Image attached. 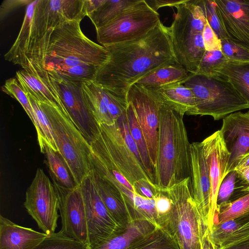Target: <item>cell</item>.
I'll return each mask as SVG.
<instances>
[{
    "label": "cell",
    "mask_w": 249,
    "mask_h": 249,
    "mask_svg": "<svg viewBox=\"0 0 249 249\" xmlns=\"http://www.w3.org/2000/svg\"><path fill=\"white\" fill-rule=\"evenodd\" d=\"M87 102L99 124L112 125L126 110V98L114 94L93 81L82 82Z\"/></svg>",
    "instance_id": "ac0fdd59"
},
{
    "label": "cell",
    "mask_w": 249,
    "mask_h": 249,
    "mask_svg": "<svg viewBox=\"0 0 249 249\" xmlns=\"http://www.w3.org/2000/svg\"><path fill=\"white\" fill-rule=\"evenodd\" d=\"M38 0H33L26 6L24 18L18 36L9 50L4 54L5 60L22 67L26 64L31 38L32 24L35 7Z\"/></svg>",
    "instance_id": "484cf974"
},
{
    "label": "cell",
    "mask_w": 249,
    "mask_h": 249,
    "mask_svg": "<svg viewBox=\"0 0 249 249\" xmlns=\"http://www.w3.org/2000/svg\"><path fill=\"white\" fill-rule=\"evenodd\" d=\"M90 170L99 196L105 206L113 217L123 226L122 222L126 221L130 211L125 196L114 185Z\"/></svg>",
    "instance_id": "603a6c76"
},
{
    "label": "cell",
    "mask_w": 249,
    "mask_h": 249,
    "mask_svg": "<svg viewBox=\"0 0 249 249\" xmlns=\"http://www.w3.org/2000/svg\"><path fill=\"white\" fill-rule=\"evenodd\" d=\"M24 206L45 233H55L59 215V200L53 182L41 168L27 189Z\"/></svg>",
    "instance_id": "7c38bea8"
},
{
    "label": "cell",
    "mask_w": 249,
    "mask_h": 249,
    "mask_svg": "<svg viewBox=\"0 0 249 249\" xmlns=\"http://www.w3.org/2000/svg\"><path fill=\"white\" fill-rule=\"evenodd\" d=\"M197 249H201V245H200V246H199V247Z\"/></svg>",
    "instance_id": "816d5d0a"
},
{
    "label": "cell",
    "mask_w": 249,
    "mask_h": 249,
    "mask_svg": "<svg viewBox=\"0 0 249 249\" xmlns=\"http://www.w3.org/2000/svg\"><path fill=\"white\" fill-rule=\"evenodd\" d=\"M22 68L17 71L16 78L25 92L39 102L53 104L67 112L45 69L29 63Z\"/></svg>",
    "instance_id": "44dd1931"
},
{
    "label": "cell",
    "mask_w": 249,
    "mask_h": 249,
    "mask_svg": "<svg viewBox=\"0 0 249 249\" xmlns=\"http://www.w3.org/2000/svg\"><path fill=\"white\" fill-rule=\"evenodd\" d=\"M48 73L67 113L90 145L99 135L100 126L87 102L82 82L68 80L55 73Z\"/></svg>",
    "instance_id": "8fae6325"
},
{
    "label": "cell",
    "mask_w": 249,
    "mask_h": 249,
    "mask_svg": "<svg viewBox=\"0 0 249 249\" xmlns=\"http://www.w3.org/2000/svg\"><path fill=\"white\" fill-rule=\"evenodd\" d=\"M198 4L202 8L206 19L219 39H228L227 34L216 11L214 0H197Z\"/></svg>",
    "instance_id": "74e56055"
},
{
    "label": "cell",
    "mask_w": 249,
    "mask_h": 249,
    "mask_svg": "<svg viewBox=\"0 0 249 249\" xmlns=\"http://www.w3.org/2000/svg\"><path fill=\"white\" fill-rule=\"evenodd\" d=\"M202 38L206 51H221V40L219 39L207 20L203 28Z\"/></svg>",
    "instance_id": "60d3db41"
},
{
    "label": "cell",
    "mask_w": 249,
    "mask_h": 249,
    "mask_svg": "<svg viewBox=\"0 0 249 249\" xmlns=\"http://www.w3.org/2000/svg\"><path fill=\"white\" fill-rule=\"evenodd\" d=\"M45 162L53 182L61 187L73 189L77 185L71 171L60 154L48 145L45 146Z\"/></svg>",
    "instance_id": "f1b7e54d"
},
{
    "label": "cell",
    "mask_w": 249,
    "mask_h": 249,
    "mask_svg": "<svg viewBox=\"0 0 249 249\" xmlns=\"http://www.w3.org/2000/svg\"><path fill=\"white\" fill-rule=\"evenodd\" d=\"M34 249H89L88 245L78 242L60 231L49 235Z\"/></svg>",
    "instance_id": "d590c367"
},
{
    "label": "cell",
    "mask_w": 249,
    "mask_h": 249,
    "mask_svg": "<svg viewBox=\"0 0 249 249\" xmlns=\"http://www.w3.org/2000/svg\"><path fill=\"white\" fill-rule=\"evenodd\" d=\"M229 61L221 51H206L195 74L218 76L219 71Z\"/></svg>",
    "instance_id": "e575fe53"
},
{
    "label": "cell",
    "mask_w": 249,
    "mask_h": 249,
    "mask_svg": "<svg viewBox=\"0 0 249 249\" xmlns=\"http://www.w3.org/2000/svg\"><path fill=\"white\" fill-rule=\"evenodd\" d=\"M81 20L65 22L52 32L44 67L70 81H93L99 69L108 60L106 47L92 41L82 32Z\"/></svg>",
    "instance_id": "7a4b0ae2"
},
{
    "label": "cell",
    "mask_w": 249,
    "mask_h": 249,
    "mask_svg": "<svg viewBox=\"0 0 249 249\" xmlns=\"http://www.w3.org/2000/svg\"><path fill=\"white\" fill-rule=\"evenodd\" d=\"M218 76L228 80L249 106V62L229 61Z\"/></svg>",
    "instance_id": "83f0119b"
},
{
    "label": "cell",
    "mask_w": 249,
    "mask_h": 249,
    "mask_svg": "<svg viewBox=\"0 0 249 249\" xmlns=\"http://www.w3.org/2000/svg\"><path fill=\"white\" fill-rule=\"evenodd\" d=\"M140 0H105L96 10L88 14L96 30L117 18L125 10L137 4Z\"/></svg>",
    "instance_id": "f546056e"
},
{
    "label": "cell",
    "mask_w": 249,
    "mask_h": 249,
    "mask_svg": "<svg viewBox=\"0 0 249 249\" xmlns=\"http://www.w3.org/2000/svg\"><path fill=\"white\" fill-rule=\"evenodd\" d=\"M159 16L145 0H140L112 21L96 30L97 41L106 47L140 39L161 21Z\"/></svg>",
    "instance_id": "30bf717a"
},
{
    "label": "cell",
    "mask_w": 249,
    "mask_h": 249,
    "mask_svg": "<svg viewBox=\"0 0 249 249\" xmlns=\"http://www.w3.org/2000/svg\"><path fill=\"white\" fill-rule=\"evenodd\" d=\"M53 183L59 200L62 224L60 231L89 246L87 217L80 186L67 189Z\"/></svg>",
    "instance_id": "9a60e30c"
},
{
    "label": "cell",
    "mask_w": 249,
    "mask_h": 249,
    "mask_svg": "<svg viewBox=\"0 0 249 249\" xmlns=\"http://www.w3.org/2000/svg\"><path fill=\"white\" fill-rule=\"evenodd\" d=\"M204 154L208 164L211 185L210 196L211 219L218 214L216 204L219 187L227 174L230 154L220 130H217L201 142Z\"/></svg>",
    "instance_id": "2e32d148"
},
{
    "label": "cell",
    "mask_w": 249,
    "mask_h": 249,
    "mask_svg": "<svg viewBox=\"0 0 249 249\" xmlns=\"http://www.w3.org/2000/svg\"><path fill=\"white\" fill-rule=\"evenodd\" d=\"M32 0H6L3 1L0 10V19L17 7L27 6Z\"/></svg>",
    "instance_id": "ee69618b"
},
{
    "label": "cell",
    "mask_w": 249,
    "mask_h": 249,
    "mask_svg": "<svg viewBox=\"0 0 249 249\" xmlns=\"http://www.w3.org/2000/svg\"><path fill=\"white\" fill-rule=\"evenodd\" d=\"M50 123L58 152L77 186L90 171V144L66 112L55 105L38 101Z\"/></svg>",
    "instance_id": "52a82bcc"
},
{
    "label": "cell",
    "mask_w": 249,
    "mask_h": 249,
    "mask_svg": "<svg viewBox=\"0 0 249 249\" xmlns=\"http://www.w3.org/2000/svg\"><path fill=\"white\" fill-rule=\"evenodd\" d=\"M154 198L155 201L156 209L160 219L170 211L172 207L171 200L165 192L159 191Z\"/></svg>",
    "instance_id": "b9f144b4"
},
{
    "label": "cell",
    "mask_w": 249,
    "mask_h": 249,
    "mask_svg": "<svg viewBox=\"0 0 249 249\" xmlns=\"http://www.w3.org/2000/svg\"><path fill=\"white\" fill-rule=\"evenodd\" d=\"M235 171L237 174V178L243 185L242 191L246 193L249 192V166Z\"/></svg>",
    "instance_id": "bcb514c9"
},
{
    "label": "cell",
    "mask_w": 249,
    "mask_h": 249,
    "mask_svg": "<svg viewBox=\"0 0 249 249\" xmlns=\"http://www.w3.org/2000/svg\"><path fill=\"white\" fill-rule=\"evenodd\" d=\"M148 5L155 11H158L160 8L170 6L175 7L182 4L186 0H145Z\"/></svg>",
    "instance_id": "f6af8a7d"
},
{
    "label": "cell",
    "mask_w": 249,
    "mask_h": 249,
    "mask_svg": "<svg viewBox=\"0 0 249 249\" xmlns=\"http://www.w3.org/2000/svg\"><path fill=\"white\" fill-rule=\"evenodd\" d=\"M128 102L126 116L129 131L137 146L147 174L154 183L155 170L150 160L146 141L137 120L133 106L130 102Z\"/></svg>",
    "instance_id": "4dcf8cb0"
},
{
    "label": "cell",
    "mask_w": 249,
    "mask_h": 249,
    "mask_svg": "<svg viewBox=\"0 0 249 249\" xmlns=\"http://www.w3.org/2000/svg\"><path fill=\"white\" fill-rule=\"evenodd\" d=\"M228 40L249 51V0H214Z\"/></svg>",
    "instance_id": "e0dca14e"
},
{
    "label": "cell",
    "mask_w": 249,
    "mask_h": 249,
    "mask_svg": "<svg viewBox=\"0 0 249 249\" xmlns=\"http://www.w3.org/2000/svg\"><path fill=\"white\" fill-rule=\"evenodd\" d=\"M127 99L134 108L137 120L145 138L150 160L155 170L159 111L163 98L155 89L134 84L127 92Z\"/></svg>",
    "instance_id": "5bb4252c"
},
{
    "label": "cell",
    "mask_w": 249,
    "mask_h": 249,
    "mask_svg": "<svg viewBox=\"0 0 249 249\" xmlns=\"http://www.w3.org/2000/svg\"><path fill=\"white\" fill-rule=\"evenodd\" d=\"M221 51L231 61L249 62V51L232 43L228 39L221 40Z\"/></svg>",
    "instance_id": "f35d334b"
},
{
    "label": "cell",
    "mask_w": 249,
    "mask_h": 249,
    "mask_svg": "<svg viewBox=\"0 0 249 249\" xmlns=\"http://www.w3.org/2000/svg\"><path fill=\"white\" fill-rule=\"evenodd\" d=\"M48 235L0 216V249H34Z\"/></svg>",
    "instance_id": "7402d4cb"
},
{
    "label": "cell",
    "mask_w": 249,
    "mask_h": 249,
    "mask_svg": "<svg viewBox=\"0 0 249 249\" xmlns=\"http://www.w3.org/2000/svg\"><path fill=\"white\" fill-rule=\"evenodd\" d=\"M183 117L163 98L159 111L154 176V183L159 191H164L191 176V143Z\"/></svg>",
    "instance_id": "277c9868"
},
{
    "label": "cell",
    "mask_w": 249,
    "mask_h": 249,
    "mask_svg": "<svg viewBox=\"0 0 249 249\" xmlns=\"http://www.w3.org/2000/svg\"><path fill=\"white\" fill-rule=\"evenodd\" d=\"M104 1L105 0H84V8L87 16L96 10Z\"/></svg>",
    "instance_id": "7dc6e473"
},
{
    "label": "cell",
    "mask_w": 249,
    "mask_h": 249,
    "mask_svg": "<svg viewBox=\"0 0 249 249\" xmlns=\"http://www.w3.org/2000/svg\"><path fill=\"white\" fill-rule=\"evenodd\" d=\"M224 249H249V240Z\"/></svg>",
    "instance_id": "f907efd6"
},
{
    "label": "cell",
    "mask_w": 249,
    "mask_h": 249,
    "mask_svg": "<svg viewBox=\"0 0 249 249\" xmlns=\"http://www.w3.org/2000/svg\"><path fill=\"white\" fill-rule=\"evenodd\" d=\"M169 31L177 61L195 74L206 50L202 32L206 19L197 0H186L176 7Z\"/></svg>",
    "instance_id": "8992f818"
},
{
    "label": "cell",
    "mask_w": 249,
    "mask_h": 249,
    "mask_svg": "<svg viewBox=\"0 0 249 249\" xmlns=\"http://www.w3.org/2000/svg\"><path fill=\"white\" fill-rule=\"evenodd\" d=\"M2 90L19 102L35 124V118L33 108L27 95L21 88L17 78H10L6 80L2 87Z\"/></svg>",
    "instance_id": "8d00e7d4"
},
{
    "label": "cell",
    "mask_w": 249,
    "mask_h": 249,
    "mask_svg": "<svg viewBox=\"0 0 249 249\" xmlns=\"http://www.w3.org/2000/svg\"><path fill=\"white\" fill-rule=\"evenodd\" d=\"M126 249H179L173 237L160 225L135 240Z\"/></svg>",
    "instance_id": "1f68e13d"
},
{
    "label": "cell",
    "mask_w": 249,
    "mask_h": 249,
    "mask_svg": "<svg viewBox=\"0 0 249 249\" xmlns=\"http://www.w3.org/2000/svg\"><path fill=\"white\" fill-rule=\"evenodd\" d=\"M105 47L109 57L98 71L93 82L124 98L141 78L165 65L178 62L169 28L161 21L140 39Z\"/></svg>",
    "instance_id": "6da1fadb"
},
{
    "label": "cell",
    "mask_w": 249,
    "mask_h": 249,
    "mask_svg": "<svg viewBox=\"0 0 249 249\" xmlns=\"http://www.w3.org/2000/svg\"><path fill=\"white\" fill-rule=\"evenodd\" d=\"M162 192L171 200L172 207L161 217H164V226H160L173 237L179 249H197L209 227L193 197L190 177Z\"/></svg>",
    "instance_id": "5b68a950"
},
{
    "label": "cell",
    "mask_w": 249,
    "mask_h": 249,
    "mask_svg": "<svg viewBox=\"0 0 249 249\" xmlns=\"http://www.w3.org/2000/svg\"><path fill=\"white\" fill-rule=\"evenodd\" d=\"M191 189L195 201L212 227L210 210L211 185L209 168L201 142L190 144Z\"/></svg>",
    "instance_id": "d6986e66"
},
{
    "label": "cell",
    "mask_w": 249,
    "mask_h": 249,
    "mask_svg": "<svg viewBox=\"0 0 249 249\" xmlns=\"http://www.w3.org/2000/svg\"><path fill=\"white\" fill-rule=\"evenodd\" d=\"M237 179L235 170L229 173L222 180L218 191L216 204L218 209L223 204L227 203L233 192Z\"/></svg>",
    "instance_id": "ab89813d"
},
{
    "label": "cell",
    "mask_w": 249,
    "mask_h": 249,
    "mask_svg": "<svg viewBox=\"0 0 249 249\" xmlns=\"http://www.w3.org/2000/svg\"><path fill=\"white\" fill-rule=\"evenodd\" d=\"M86 212L89 249L121 232L120 224L108 211L97 189L90 170L79 185Z\"/></svg>",
    "instance_id": "4fadbf2b"
},
{
    "label": "cell",
    "mask_w": 249,
    "mask_h": 249,
    "mask_svg": "<svg viewBox=\"0 0 249 249\" xmlns=\"http://www.w3.org/2000/svg\"><path fill=\"white\" fill-rule=\"evenodd\" d=\"M183 84L195 95L196 106L192 115L210 116L214 120H219L249 108L232 84L221 76L191 74Z\"/></svg>",
    "instance_id": "ba28073f"
},
{
    "label": "cell",
    "mask_w": 249,
    "mask_h": 249,
    "mask_svg": "<svg viewBox=\"0 0 249 249\" xmlns=\"http://www.w3.org/2000/svg\"><path fill=\"white\" fill-rule=\"evenodd\" d=\"M249 166V153L242 156L238 160L234 170L242 169Z\"/></svg>",
    "instance_id": "681fc988"
},
{
    "label": "cell",
    "mask_w": 249,
    "mask_h": 249,
    "mask_svg": "<svg viewBox=\"0 0 249 249\" xmlns=\"http://www.w3.org/2000/svg\"><path fill=\"white\" fill-rule=\"evenodd\" d=\"M249 213V192L232 202L222 204L219 207L218 224L236 219Z\"/></svg>",
    "instance_id": "836d02e7"
},
{
    "label": "cell",
    "mask_w": 249,
    "mask_h": 249,
    "mask_svg": "<svg viewBox=\"0 0 249 249\" xmlns=\"http://www.w3.org/2000/svg\"><path fill=\"white\" fill-rule=\"evenodd\" d=\"M201 249H216L210 236L209 229L206 231L201 244Z\"/></svg>",
    "instance_id": "c3c4849f"
},
{
    "label": "cell",
    "mask_w": 249,
    "mask_h": 249,
    "mask_svg": "<svg viewBox=\"0 0 249 249\" xmlns=\"http://www.w3.org/2000/svg\"><path fill=\"white\" fill-rule=\"evenodd\" d=\"M158 224L144 218L130 220L124 230L89 249H126L138 238L153 230Z\"/></svg>",
    "instance_id": "cb8c5ba5"
},
{
    "label": "cell",
    "mask_w": 249,
    "mask_h": 249,
    "mask_svg": "<svg viewBox=\"0 0 249 249\" xmlns=\"http://www.w3.org/2000/svg\"><path fill=\"white\" fill-rule=\"evenodd\" d=\"M133 187L137 194L148 198H154L158 192L157 188L143 180L135 182Z\"/></svg>",
    "instance_id": "7bdbcfd3"
},
{
    "label": "cell",
    "mask_w": 249,
    "mask_h": 249,
    "mask_svg": "<svg viewBox=\"0 0 249 249\" xmlns=\"http://www.w3.org/2000/svg\"><path fill=\"white\" fill-rule=\"evenodd\" d=\"M154 89L179 114L192 115L196 106L195 95L183 84L174 83Z\"/></svg>",
    "instance_id": "4316f807"
},
{
    "label": "cell",
    "mask_w": 249,
    "mask_h": 249,
    "mask_svg": "<svg viewBox=\"0 0 249 249\" xmlns=\"http://www.w3.org/2000/svg\"><path fill=\"white\" fill-rule=\"evenodd\" d=\"M191 76L178 62L165 65L139 80L135 84L147 88H158L171 84H184Z\"/></svg>",
    "instance_id": "d4e9b609"
},
{
    "label": "cell",
    "mask_w": 249,
    "mask_h": 249,
    "mask_svg": "<svg viewBox=\"0 0 249 249\" xmlns=\"http://www.w3.org/2000/svg\"><path fill=\"white\" fill-rule=\"evenodd\" d=\"M84 0H38L33 18L27 61L40 58V46L47 33L70 20H82L87 16Z\"/></svg>",
    "instance_id": "9c48e42d"
},
{
    "label": "cell",
    "mask_w": 249,
    "mask_h": 249,
    "mask_svg": "<svg viewBox=\"0 0 249 249\" xmlns=\"http://www.w3.org/2000/svg\"><path fill=\"white\" fill-rule=\"evenodd\" d=\"M100 132L90 143V167L97 174H122L132 185L148 176L128 126L126 111L112 125L100 124Z\"/></svg>",
    "instance_id": "3957f363"
},
{
    "label": "cell",
    "mask_w": 249,
    "mask_h": 249,
    "mask_svg": "<svg viewBox=\"0 0 249 249\" xmlns=\"http://www.w3.org/2000/svg\"><path fill=\"white\" fill-rule=\"evenodd\" d=\"M220 131L230 154L228 174L234 170L240 159L249 153V111L235 112L226 116Z\"/></svg>",
    "instance_id": "ffe728a7"
},
{
    "label": "cell",
    "mask_w": 249,
    "mask_h": 249,
    "mask_svg": "<svg viewBox=\"0 0 249 249\" xmlns=\"http://www.w3.org/2000/svg\"><path fill=\"white\" fill-rule=\"evenodd\" d=\"M25 93L27 95L34 111L35 118L34 125L36 130L37 140L41 152L44 154L46 145H48L54 151L58 152L51 124L47 116L41 107L38 101L30 93Z\"/></svg>",
    "instance_id": "d6a6232c"
}]
</instances>
